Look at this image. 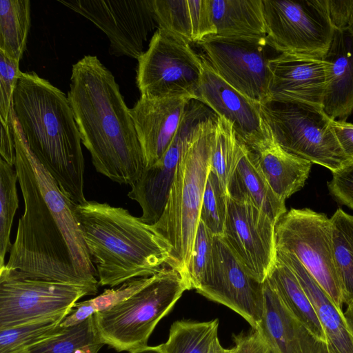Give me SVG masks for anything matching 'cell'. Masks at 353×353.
<instances>
[{"label": "cell", "mask_w": 353, "mask_h": 353, "mask_svg": "<svg viewBox=\"0 0 353 353\" xmlns=\"http://www.w3.org/2000/svg\"><path fill=\"white\" fill-rule=\"evenodd\" d=\"M25 353H27V352H25Z\"/></svg>", "instance_id": "cell-46"}, {"label": "cell", "mask_w": 353, "mask_h": 353, "mask_svg": "<svg viewBox=\"0 0 353 353\" xmlns=\"http://www.w3.org/2000/svg\"><path fill=\"white\" fill-rule=\"evenodd\" d=\"M130 353H159L157 349L156 346L150 347L147 346L145 348L137 350L134 351H132Z\"/></svg>", "instance_id": "cell-44"}, {"label": "cell", "mask_w": 353, "mask_h": 353, "mask_svg": "<svg viewBox=\"0 0 353 353\" xmlns=\"http://www.w3.org/2000/svg\"><path fill=\"white\" fill-rule=\"evenodd\" d=\"M68 99L96 170L132 185L146 167L124 99L112 73L94 55L73 64Z\"/></svg>", "instance_id": "cell-2"}, {"label": "cell", "mask_w": 353, "mask_h": 353, "mask_svg": "<svg viewBox=\"0 0 353 353\" xmlns=\"http://www.w3.org/2000/svg\"><path fill=\"white\" fill-rule=\"evenodd\" d=\"M158 28L172 32L189 43L215 35L210 0H152Z\"/></svg>", "instance_id": "cell-23"}, {"label": "cell", "mask_w": 353, "mask_h": 353, "mask_svg": "<svg viewBox=\"0 0 353 353\" xmlns=\"http://www.w3.org/2000/svg\"><path fill=\"white\" fill-rule=\"evenodd\" d=\"M96 312L90 299L77 302L71 312L63 319L60 325L68 327L80 324L94 316Z\"/></svg>", "instance_id": "cell-42"}, {"label": "cell", "mask_w": 353, "mask_h": 353, "mask_svg": "<svg viewBox=\"0 0 353 353\" xmlns=\"http://www.w3.org/2000/svg\"><path fill=\"white\" fill-rule=\"evenodd\" d=\"M268 101H295L323 108L327 65L323 59L281 53L270 59Z\"/></svg>", "instance_id": "cell-17"}, {"label": "cell", "mask_w": 353, "mask_h": 353, "mask_svg": "<svg viewBox=\"0 0 353 353\" xmlns=\"http://www.w3.org/2000/svg\"><path fill=\"white\" fill-rule=\"evenodd\" d=\"M75 213L99 285L114 288L149 277L168 263L170 248L165 240L128 210L87 201L76 204Z\"/></svg>", "instance_id": "cell-4"}, {"label": "cell", "mask_w": 353, "mask_h": 353, "mask_svg": "<svg viewBox=\"0 0 353 353\" xmlns=\"http://www.w3.org/2000/svg\"><path fill=\"white\" fill-rule=\"evenodd\" d=\"M261 112L275 143L285 152L336 173L352 163L322 107L295 101H268Z\"/></svg>", "instance_id": "cell-7"}, {"label": "cell", "mask_w": 353, "mask_h": 353, "mask_svg": "<svg viewBox=\"0 0 353 353\" xmlns=\"http://www.w3.org/2000/svg\"><path fill=\"white\" fill-rule=\"evenodd\" d=\"M63 319L36 321L0 330V353H25L32 347L61 333Z\"/></svg>", "instance_id": "cell-32"}, {"label": "cell", "mask_w": 353, "mask_h": 353, "mask_svg": "<svg viewBox=\"0 0 353 353\" xmlns=\"http://www.w3.org/2000/svg\"><path fill=\"white\" fill-rule=\"evenodd\" d=\"M233 340L234 345L228 349V353H270L265 341L257 330L235 334Z\"/></svg>", "instance_id": "cell-39"}, {"label": "cell", "mask_w": 353, "mask_h": 353, "mask_svg": "<svg viewBox=\"0 0 353 353\" xmlns=\"http://www.w3.org/2000/svg\"><path fill=\"white\" fill-rule=\"evenodd\" d=\"M266 279L290 310L319 340L327 343L325 331L314 308L290 268L276 257Z\"/></svg>", "instance_id": "cell-26"}, {"label": "cell", "mask_w": 353, "mask_h": 353, "mask_svg": "<svg viewBox=\"0 0 353 353\" xmlns=\"http://www.w3.org/2000/svg\"><path fill=\"white\" fill-rule=\"evenodd\" d=\"M267 44L285 54L322 59L334 27L327 0H262Z\"/></svg>", "instance_id": "cell-10"}, {"label": "cell", "mask_w": 353, "mask_h": 353, "mask_svg": "<svg viewBox=\"0 0 353 353\" xmlns=\"http://www.w3.org/2000/svg\"><path fill=\"white\" fill-rule=\"evenodd\" d=\"M255 153L265 178L281 200L285 201L304 186L311 162L285 152L275 142Z\"/></svg>", "instance_id": "cell-24"}, {"label": "cell", "mask_w": 353, "mask_h": 353, "mask_svg": "<svg viewBox=\"0 0 353 353\" xmlns=\"http://www.w3.org/2000/svg\"><path fill=\"white\" fill-rule=\"evenodd\" d=\"M264 307L257 329L270 353H323L325 342L319 340L290 310L266 279Z\"/></svg>", "instance_id": "cell-19"}, {"label": "cell", "mask_w": 353, "mask_h": 353, "mask_svg": "<svg viewBox=\"0 0 353 353\" xmlns=\"http://www.w3.org/2000/svg\"><path fill=\"white\" fill-rule=\"evenodd\" d=\"M327 2L334 29L353 32V0H327Z\"/></svg>", "instance_id": "cell-40"}, {"label": "cell", "mask_w": 353, "mask_h": 353, "mask_svg": "<svg viewBox=\"0 0 353 353\" xmlns=\"http://www.w3.org/2000/svg\"><path fill=\"white\" fill-rule=\"evenodd\" d=\"M13 108L35 158L76 204L87 201L82 141L68 97L35 72H21Z\"/></svg>", "instance_id": "cell-3"}, {"label": "cell", "mask_w": 353, "mask_h": 353, "mask_svg": "<svg viewBox=\"0 0 353 353\" xmlns=\"http://www.w3.org/2000/svg\"><path fill=\"white\" fill-rule=\"evenodd\" d=\"M214 71L253 101L268 102L270 80L266 39L208 37L198 43Z\"/></svg>", "instance_id": "cell-12"}, {"label": "cell", "mask_w": 353, "mask_h": 353, "mask_svg": "<svg viewBox=\"0 0 353 353\" xmlns=\"http://www.w3.org/2000/svg\"><path fill=\"white\" fill-rule=\"evenodd\" d=\"M219 320L204 322L177 321L168 339L156 346L159 353H228L219 339Z\"/></svg>", "instance_id": "cell-27"}, {"label": "cell", "mask_w": 353, "mask_h": 353, "mask_svg": "<svg viewBox=\"0 0 353 353\" xmlns=\"http://www.w3.org/2000/svg\"><path fill=\"white\" fill-rule=\"evenodd\" d=\"M327 187L337 201L353 210V162L332 174Z\"/></svg>", "instance_id": "cell-38"}, {"label": "cell", "mask_w": 353, "mask_h": 353, "mask_svg": "<svg viewBox=\"0 0 353 353\" xmlns=\"http://www.w3.org/2000/svg\"><path fill=\"white\" fill-rule=\"evenodd\" d=\"M16 170L24 203L0 279L99 286L75 213L76 203L35 158L12 117Z\"/></svg>", "instance_id": "cell-1"}, {"label": "cell", "mask_w": 353, "mask_h": 353, "mask_svg": "<svg viewBox=\"0 0 353 353\" xmlns=\"http://www.w3.org/2000/svg\"><path fill=\"white\" fill-rule=\"evenodd\" d=\"M322 59L327 65L323 109L332 120L347 121L353 112V32L335 29Z\"/></svg>", "instance_id": "cell-20"}, {"label": "cell", "mask_w": 353, "mask_h": 353, "mask_svg": "<svg viewBox=\"0 0 353 353\" xmlns=\"http://www.w3.org/2000/svg\"><path fill=\"white\" fill-rule=\"evenodd\" d=\"M275 241L276 249L293 254L343 310V290L334 259L330 218L310 208H292L276 223Z\"/></svg>", "instance_id": "cell-9"}, {"label": "cell", "mask_w": 353, "mask_h": 353, "mask_svg": "<svg viewBox=\"0 0 353 353\" xmlns=\"http://www.w3.org/2000/svg\"><path fill=\"white\" fill-rule=\"evenodd\" d=\"M275 226L254 205L228 197L223 236L247 272L262 283L276 261Z\"/></svg>", "instance_id": "cell-15"}, {"label": "cell", "mask_w": 353, "mask_h": 353, "mask_svg": "<svg viewBox=\"0 0 353 353\" xmlns=\"http://www.w3.org/2000/svg\"><path fill=\"white\" fill-rule=\"evenodd\" d=\"M214 237L212 232L200 221L184 276L188 290H196L203 279L212 258Z\"/></svg>", "instance_id": "cell-35"}, {"label": "cell", "mask_w": 353, "mask_h": 353, "mask_svg": "<svg viewBox=\"0 0 353 353\" xmlns=\"http://www.w3.org/2000/svg\"><path fill=\"white\" fill-rule=\"evenodd\" d=\"M14 167L0 158V269L6 264V255L10 252V232L13 219L19 207Z\"/></svg>", "instance_id": "cell-33"}, {"label": "cell", "mask_w": 353, "mask_h": 353, "mask_svg": "<svg viewBox=\"0 0 353 353\" xmlns=\"http://www.w3.org/2000/svg\"><path fill=\"white\" fill-rule=\"evenodd\" d=\"M203 72L196 99L233 127L241 141L257 152L274 143L263 118L261 105L250 99L222 79L202 57Z\"/></svg>", "instance_id": "cell-16"}, {"label": "cell", "mask_w": 353, "mask_h": 353, "mask_svg": "<svg viewBox=\"0 0 353 353\" xmlns=\"http://www.w3.org/2000/svg\"><path fill=\"white\" fill-rule=\"evenodd\" d=\"M245 147L232 125L219 117L212 137L210 169L218 176L227 193L228 183Z\"/></svg>", "instance_id": "cell-30"}, {"label": "cell", "mask_w": 353, "mask_h": 353, "mask_svg": "<svg viewBox=\"0 0 353 353\" xmlns=\"http://www.w3.org/2000/svg\"><path fill=\"white\" fill-rule=\"evenodd\" d=\"M98 286L32 279H0V330L52 319H64L81 298Z\"/></svg>", "instance_id": "cell-11"}, {"label": "cell", "mask_w": 353, "mask_h": 353, "mask_svg": "<svg viewBox=\"0 0 353 353\" xmlns=\"http://www.w3.org/2000/svg\"><path fill=\"white\" fill-rule=\"evenodd\" d=\"M30 1H0V52L19 62L30 28Z\"/></svg>", "instance_id": "cell-28"}, {"label": "cell", "mask_w": 353, "mask_h": 353, "mask_svg": "<svg viewBox=\"0 0 353 353\" xmlns=\"http://www.w3.org/2000/svg\"><path fill=\"white\" fill-rule=\"evenodd\" d=\"M190 99L141 96L134 107L130 108L144 154L145 168L154 164L166 152Z\"/></svg>", "instance_id": "cell-18"}, {"label": "cell", "mask_w": 353, "mask_h": 353, "mask_svg": "<svg viewBox=\"0 0 353 353\" xmlns=\"http://www.w3.org/2000/svg\"><path fill=\"white\" fill-rule=\"evenodd\" d=\"M330 219L334 259L347 305L353 303V215L338 208Z\"/></svg>", "instance_id": "cell-29"}, {"label": "cell", "mask_w": 353, "mask_h": 353, "mask_svg": "<svg viewBox=\"0 0 353 353\" xmlns=\"http://www.w3.org/2000/svg\"><path fill=\"white\" fill-rule=\"evenodd\" d=\"M332 125L343 152L353 161V123L332 120Z\"/></svg>", "instance_id": "cell-41"}, {"label": "cell", "mask_w": 353, "mask_h": 353, "mask_svg": "<svg viewBox=\"0 0 353 353\" xmlns=\"http://www.w3.org/2000/svg\"><path fill=\"white\" fill-rule=\"evenodd\" d=\"M216 36L264 38L262 0H210Z\"/></svg>", "instance_id": "cell-25"}, {"label": "cell", "mask_w": 353, "mask_h": 353, "mask_svg": "<svg viewBox=\"0 0 353 353\" xmlns=\"http://www.w3.org/2000/svg\"><path fill=\"white\" fill-rule=\"evenodd\" d=\"M90 20L108 37L109 53L138 59L144 43L158 26L152 0H59Z\"/></svg>", "instance_id": "cell-13"}, {"label": "cell", "mask_w": 353, "mask_h": 353, "mask_svg": "<svg viewBox=\"0 0 353 353\" xmlns=\"http://www.w3.org/2000/svg\"><path fill=\"white\" fill-rule=\"evenodd\" d=\"M227 190L229 198L254 205L276 224L287 212L285 201L273 192L261 171L256 154L246 145Z\"/></svg>", "instance_id": "cell-22"}, {"label": "cell", "mask_w": 353, "mask_h": 353, "mask_svg": "<svg viewBox=\"0 0 353 353\" xmlns=\"http://www.w3.org/2000/svg\"><path fill=\"white\" fill-rule=\"evenodd\" d=\"M151 279L152 276L129 281L121 284L120 287L105 289L101 294L91 299L90 301L97 312L108 310L132 296Z\"/></svg>", "instance_id": "cell-37"}, {"label": "cell", "mask_w": 353, "mask_h": 353, "mask_svg": "<svg viewBox=\"0 0 353 353\" xmlns=\"http://www.w3.org/2000/svg\"><path fill=\"white\" fill-rule=\"evenodd\" d=\"M188 290L179 270L163 268L128 299L94 314L100 339L117 352H131L146 347L157 323Z\"/></svg>", "instance_id": "cell-6"}, {"label": "cell", "mask_w": 353, "mask_h": 353, "mask_svg": "<svg viewBox=\"0 0 353 353\" xmlns=\"http://www.w3.org/2000/svg\"><path fill=\"white\" fill-rule=\"evenodd\" d=\"M276 257L295 274L310 300L325 331L330 353H353V332L343 310L339 309L299 260L292 253L276 249Z\"/></svg>", "instance_id": "cell-21"}, {"label": "cell", "mask_w": 353, "mask_h": 353, "mask_svg": "<svg viewBox=\"0 0 353 353\" xmlns=\"http://www.w3.org/2000/svg\"><path fill=\"white\" fill-rule=\"evenodd\" d=\"M323 353H330V350H329V349H328V347H327V343H323Z\"/></svg>", "instance_id": "cell-45"}, {"label": "cell", "mask_w": 353, "mask_h": 353, "mask_svg": "<svg viewBox=\"0 0 353 353\" xmlns=\"http://www.w3.org/2000/svg\"><path fill=\"white\" fill-rule=\"evenodd\" d=\"M228 193L218 176L210 169L200 212L201 221L214 236H223L228 215Z\"/></svg>", "instance_id": "cell-34"}, {"label": "cell", "mask_w": 353, "mask_h": 353, "mask_svg": "<svg viewBox=\"0 0 353 353\" xmlns=\"http://www.w3.org/2000/svg\"><path fill=\"white\" fill-rule=\"evenodd\" d=\"M196 292L241 315L257 330L264 307V286L247 272L223 236H214L212 260Z\"/></svg>", "instance_id": "cell-14"}, {"label": "cell", "mask_w": 353, "mask_h": 353, "mask_svg": "<svg viewBox=\"0 0 353 353\" xmlns=\"http://www.w3.org/2000/svg\"><path fill=\"white\" fill-rule=\"evenodd\" d=\"M19 64V61L0 52V121L5 128L12 125L14 94L22 72Z\"/></svg>", "instance_id": "cell-36"}, {"label": "cell", "mask_w": 353, "mask_h": 353, "mask_svg": "<svg viewBox=\"0 0 353 353\" xmlns=\"http://www.w3.org/2000/svg\"><path fill=\"white\" fill-rule=\"evenodd\" d=\"M103 345L92 316L80 324L65 327L61 333L32 347L27 353H76L81 350L99 352Z\"/></svg>", "instance_id": "cell-31"}, {"label": "cell", "mask_w": 353, "mask_h": 353, "mask_svg": "<svg viewBox=\"0 0 353 353\" xmlns=\"http://www.w3.org/2000/svg\"><path fill=\"white\" fill-rule=\"evenodd\" d=\"M218 117L210 121L182 157L163 212L152 225L170 248L167 265L179 270L183 277L200 221L204 190L210 170L212 133Z\"/></svg>", "instance_id": "cell-5"}, {"label": "cell", "mask_w": 353, "mask_h": 353, "mask_svg": "<svg viewBox=\"0 0 353 353\" xmlns=\"http://www.w3.org/2000/svg\"><path fill=\"white\" fill-rule=\"evenodd\" d=\"M137 60L136 80L141 97L196 99L203 61L185 39L157 28Z\"/></svg>", "instance_id": "cell-8"}, {"label": "cell", "mask_w": 353, "mask_h": 353, "mask_svg": "<svg viewBox=\"0 0 353 353\" xmlns=\"http://www.w3.org/2000/svg\"><path fill=\"white\" fill-rule=\"evenodd\" d=\"M345 318L353 332V303L347 305L345 311H343Z\"/></svg>", "instance_id": "cell-43"}]
</instances>
